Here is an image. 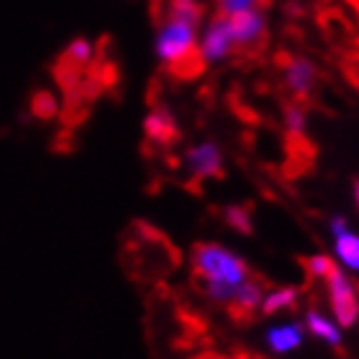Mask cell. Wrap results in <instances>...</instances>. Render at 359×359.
I'll list each match as a JSON object with an SVG mask.
<instances>
[{
    "label": "cell",
    "mask_w": 359,
    "mask_h": 359,
    "mask_svg": "<svg viewBox=\"0 0 359 359\" xmlns=\"http://www.w3.org/2000/svg\"><path fill=\"white\" fill-rule=\"evenodd\" d=\"M297 302H299V289L292 287V284H281V287L266 289L258 313H261L263 318H273V315L294 310Z\"/></svg>",
    "instance_id": "7c38bea8"
},
{
    "label": "cell",
    "mask_w": 359,
    "mask_h": 359,
    "mask_svg": "<svg viewBox=\"0 0 359 359\" xmlns=\"http://www.w3.org/2000/svg\"><path fill=\"white\" fill-rule=\"evenodd\" d=\"M325 294L333 320L341 328H354L359 323V289L341 266L325 278Z\"/></svg>",
    "instance_id": "3957f363"
},
{
    "label": "cell",
    "mask_w": 359,
    "mask_h": 359,
    "mask_svg": "<svg viewBox=\"0 0 359 359\" xmlns=\"http://www.w3.org/2000/svg\"><path fill=\"white\" fill-rule=\"evenodd\" d=\"M354 203H357V208H359V180L354 182Z\"/></svg>",
    "instance_id": "ffe728a7"
},
{
    "label": "cell",
    "mask_w": 359,
    "mask_h": 359,
    "mask_svg": "<svg viewBox=\"0 0 359 359\" xmlns=\"http://www.w3.org/2000/svg\"><path fill=\"white\" fill-rule=\"evenodd\" d=\"M336 269H339L336 258H333V255H325V252H315V255H307L305 258L307 276L318 278V281H325Z\"/></svg>",
    "instance_id": "9a60e30c"
},
{
    "label": "cell",
    "mask_w": 359,
    "mask_h": 359,
    "mask_svg": "<svg viewBox=\"0 0 359 359\" xmlns=\"http://www.w3.org/2000/svg\"><path fill=\"white\" fill-rule=\"evenodd\" d=\"M284 130L294 138H302L307 133V112L302 104H287L284 109Z\"/></svg>",
    "instance_id": "2e32d148"
},
{
    "label": "cell",
    "mask_w": 359,
    "mask_h": 359,
    "mask_svg": "<svg viewBox=\"0 0 359 359\" xmlns=\"http://www.w3.org/2000/svg\"><path fill=\"white\" fill-rule=\"evenodd\" d=\"M302 323H305L307 336L318 339L325 346H331V349H341L344 346V328L333 320L331 313H323L318 307H307L305 315H302Z\"/></svg>",
    "instance_id": "ba28073f"
},
{
    "label": "cell",
    "mask_w": 359,
    "mask_h": 359,
    "mask_svg": "<svg viewBox=\"0 0 359 359\" xmlns=\"http://www.w3.org/2000/svg\"><path fill=\"white\" fill-rule=\"evenodd\" d=\"M237 50L232 36V27L226 16H214L206 24V29L198 34V63L203 65H222L229 60Z\"/></svg>",
    "instance_id": "277c9868"
},
{
    "label": "cell",
    "mask_w": 359,
    "mask_h": 359,
    "mask_svg": "<svg viewBox=\"0 0 359 359\" xmlns=\"http://www.w3.org/2000/svg\"><path fill=\"white\" fill-rule=\"evenodd\" d=\"M182 167L190 177L196 180H208V177H219L222 170H224V151L222 146L206 138V141H198L185 151L182 156Z\"/></svg>",
    "instance_id": "5b68a950"
},
{
    "label": "cell",
    "mask_w": 359,
    "mask_h": 359,
    "mask_svg": "<svg viewBox=\"0 0 359 359\" xmlns=\"http://www.w3.org/2000/svg\"><path fill=\"white\" fill-rule=\"evenodd\" d=\"M307 339L305 323L302 320H276V323L266 325L263 331V346L273 354V357H287L302 349Z\"/></svg>",
    "instance_id": "8992f818"
},
{
    "label": "cell",
    "mask_w": 359,
    "mask_h": 359,
    "mask_svg": "<svg viewBox=\"0 0 359 359\" xmlns=\"http://www.w3.org/2000/svg\"><path fill=\"white\" fill-rule=\"evenodd\" d=\"M263 294H266V287H263L258 278L250 276L248 281H243V284L237 287V292H234V299H232V305H229V310H234V313H240V315L258 313Z\"/></svg>",
    "instance_id": "4fadbf2b"
},
{
    "label": "cell",
    "mask_w": 359,
    "mask_h": 359,
    "mask_svg": "<svg viewBox=\"0 0 359 359\" xmlns=\"http://www.w3.org/2000/svg\"><path fill=\"white\" fill-rule=\"evenodd\" d=\"M65 60L76 68H83V65H89L94 60V42L86 39V36H76L68 42L65 47Z\"/></svg>",
    "instance_id": "5bb4252c"
},
{
    "label": "cell",
    "mask_w": 359,
    "mask_h": 359,
    "mask_svg": "<svg viewBox=\"0 0 359 359\" xmlns=\"http://www.w3.org/2000/svg\"><path fill=\"white\" fill-rule=\"evenodd\" d=\"M284 83L294 97H307L318 83V68L313 60H307L302 55L289 57L284 63Z\"/></svg>",
    "instance_id": "9c48e42d"
},
{
    "label": "cell",
    "mask_w": 359,
    "mask_h": 359,
    "mask_svg": "<svg viewBox=\"0 0 359 359\" xmlns=\"http://www.w3.org/2000/svg\"><path fill=\"white\" fill-rule=\"evenodd\" d=\"M198 27H201V8L167 11L154 39L156 60L172 71L188 65L190 60H198V34H201Z\"/></svg>",
    "instance_id": "7a4b0ae2"
},
{
    "label": "cell",
    "mask_w": 359,
    "mask_h": 359,
    "mask_svg": "<svg viewBox=\"0 0 359 359\" xmlns=\"http://www.w3.org/2000/svg\"><path fill=\"white\" fill-rule=\"evenodd\" d=\"M144 130L154 144H172L177 138V123L167 107H154L144 117Z\"/></svg>",
    "instance_id": "8fae6325"
},
{
    "label": "cell",
    "mask_w": 359,
    "mask_h": 359,
    "mask_svg": "<svg viewBox=\"0 0 359 359\" xmlns=\"http://www.w3.org/2000/svg\"><path fill=\"white\" fill-rule=\"evenodd\" d=\"M266 0H216V8L222 16H234V13H243V11H255L263 8Z\"/></svg>",
    "instance_id": "e0dca14e"
},
{
    "label": "cell",
    "mask_w": 359,
    "mask_h": 359,
    "mask_svg": "<svg viewBox=\"0 0 359 359\" xmlns=\"http://www.w3.org/2000/svg\"><path fill=\"white\" fill-rule=\"evenodd\" d=\"M226 18H229V27H232V36L237 50H252V47H258L266 39L269 21H266L263 8L243 11V13H234V16H226Z\"/></svg>",
    "instance_id": "52a82bcc"
},
{
    "label": "cell",
    "mask_w": 359,
    "mask_h": 359,
    "mask_svg": "<svg viewBox=\"0 0 359 359\" xmlns=\"http://www.w3.org/2000/svg\"><path fill=\"white\" fill-rule=\"evenodd\" d=\"M333 240V258L346 273H359V232L346 226L341 234L331 237Z\"/></svg>",
    "instance_id": "30bf717a"
},
{
    "label": "cell",
    "mask_w": 359,
    "mask_h": 359,
    "mask_svg": "<svg viewBox=\"0 0 359 359\" xmlns=\"http://www.w3.org/2000/svg\"><path fill=\"white\" fill-rule=\"evenodd\" d=\"M328 234H331V237H336V234H341L344 229H346V226H351L349 224V219H346V216H341V214H333L331 219H328Z\"/></svg>",
    "instance_id": "d6986e66"
},
{
    "label": "cell",
    "mask_w": 359,
    "mask_h": 359,
    "mask_svg": "<svg viewBox=\"0 0 359 359\" xmlns=\"http://www.w3.org/2000/svg\"><path fill=\"white\" fill-rule=\"evenodd\" d=\"M193 273L201 278L203 292L211 302L229 307L237 287L250 278V266L240 252L222 243H198L190 255Z\"/></svg>",
    "instance_id": "6da1fadb"
},
{
    "label": "cell",
    "mask_w": 359,
    "mask_h": 359,
    "mask_svg": "<svg viewBox=\"0 0 359 359\" xmlns=\"http://www.w3.org/2000/svg\"><path fill=\"white\" fill-rule=\"evenodd\" d=\"M224 219L226 224L232 226V229H240L243 234H250L252 232V224H250V214L245 211V208H237V206H229L224 211Z\"/></svg>",
    "instance_id": "ac0fdd59"
}]
</instances>
